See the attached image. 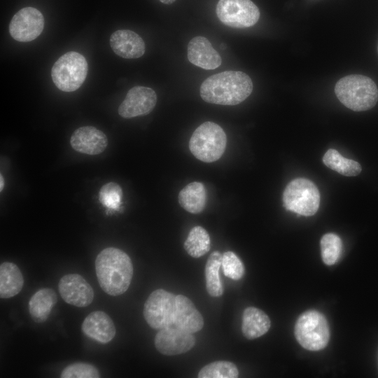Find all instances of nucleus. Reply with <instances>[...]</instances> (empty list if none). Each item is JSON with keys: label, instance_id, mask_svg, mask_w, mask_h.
Segmentation results:
<instances>
[{"label": "nucleus", "instance_id": "nucleus-1", "mask_svg": "<svg viewBox=\"0 0 378 378\" xmlns=\"http://www.w3.org/2000/svg\"><path fill=\"white\" fill-rule=\"evenodd\" d=\"M252 90L253 83L246 74L225 71L206 78L201 84L200 94L206 102L233 106L244 102Z\"/></svg>", "mask_w": 378, "mask_h": 378}, {"label": "nucleus", "instance_id": "nucleus-2", "mask_svg": "<svg viewBox=\"0 0 378 378\" xmlns=\"http://www.w3.org/2000/svg\"><path fill=\"white\" fill-rule=\"evenodd\" d=\"M95 270L100 287L111 296L125 293L133 276V265L130 256L115 247L106 248L97 255Z\"/></svg>", "mask_w": 378, "mask_h": 378}, {"label": "nucleus", "instance_id": "nucleus-3", "mask_svg": "<svg viewBox=\"0 0 378 378\" xmlns=\"http://www.w3.org/2000/svg\"><path fill=\"white\" fill-rule=\"evenodd\" d=\"M338 99L354 111L372 108L378 101V89L375 83L363 75H349L340 79L335 87Z\"/></svg>", "mask_w": 378, "mask_h": 378}, {"label": "nucleus", "instance_id": "nucleus-4", "mask_svg": "<svg viewBox=\"0 0 378 378\" xmlns=\"http://www.w3.org/2000/svg\"><path fill=\"white\" fill-rule=\"evenodd\" d=\"M227 145V136L218 124L206 121L193 132L189 148L192 154L200 161L213 162L221 158Z\"/></svg>", "mask_w": 378, "mask_h": 378}, {"label": "nucleus", "instance_id": "nucleus-5", "mask_svg": "<svg viewBox=\"0 0 378 378\" xmlns=\"http://www.w3.org/2000/svg\"><path fill=\"white\" fill-rule=\"evenodd\" d=\"M295 335L300 344L309 351L324 349L330 339V329L324 315L316 310H308L298 317Z\"/></svg>", "mask_w": 378, "mask_h": 378}, {"label": "nucleus", "instance_id": "nucleus-6", "mask_svg": "<svg viewBox=\"0 0 378 378\" xmlns=\"http://www.w3.org/2000/svg\"><path fill=\"white\" fill-rule=\"evenodd\" d=\"M88 74V62L80 53L74 51L62 55L54 63L51 77L55 86L64 92L78 90Z\"/></svg>", "mask_w": 378, "mask_h": 378}, {"label": "nucleus", "instance_id": "nucleus-7", "mask_svg": "<svg viewBox=\"0 0 378 378\" xmlns=\"http://www.w3.org/2000/svg\"><path fill=\"white\" fill-rule=\"evenodd\" d=\"M286 209L298 214L310 216L316 213L320 204V193L310 180L299 178L291 181L283 194Z\"/></svg>", "mask_w": 378, "mask_h": 378}, {"label": "nucleus", "instance_id": "nucleus-8", "mask_svg": "<svg viewBox=\"0 0 378 378\" xmlns=\"http://www.w3.org/2000/svg\"><path fill=\"white\" fill-rule=\"evenodd\" d=\"M176 296L164 289H157L150 294L143 312L150 327L160 330L174 326Z\"/></svg>", "mask_w": 378, "mask_h": 378}, {"label": "nucleus", "instance_id": "nucleus-9", "mask_svg": "<svg viewBox=\"0 0 378 378\" xmlns=\"http://www.w3.org/2000/svg\"><path fill=\"white\" fill-rule=\"evenodd\" d=\"M216 12L220 22L232 28L252 27L260 18V10L251 0H219Z\"/></svg>", "mask_w": 378, "mask_h": 378}, {"label": "nucleus", "instance_id": "nucleus-10", "mask_svg": "<svg viewBox=\"0 0 378 378\" xmlns=\"http://www.w3.org/2000/svg\"><path fill=\"white\" fill-rule=\"evenodd\" d=\"M43 14L33 7H25L18 11L9 24V33L20 42H29L36 38L43 31Z\"/></svg>", "mask_w": 378, "mask_h": 378}, {"label": "nucleus", "instance_id": "nucleus-11", "mask_svg": "<svg viewBox=\"0 0 378 378\" xmlns=\"http://www.w3.org/2000/svg\"><path fill=\"white\" fill-rule=\"evenodd\" d=\"M157 103V94L150 88L135 86L131 88L118 107V114L132 118L150 113Z\"/></svg>", "mask_w": 378, "mask_h": 378}, {"label": "nucleus", "instance_id": "nucleus-12", "mask_svg": "<svg viewBox=\"0 0 378 378\" xmlns=\"http://www.w3.org/2000/svg\"><path fill=\"white\" fill-rule=\"evenodd\" d=\"M154 344L156 349L162 354L174 356L190 351L195 344V337L189 332L174 326L159 330Z\"/></svg>", "mask_w": 378, "mask_h": 378}, {"label": "nucleus", "instance_id": "nucleus-13", "mask_svg": "<svg viewBox=\"0 0 378 378\" xmlns=\"http://www.w3.org/2000/svg\"><path fill=\"white\" fill-rule=\"evenodd\" d=\"M58 290L65 302L77 307H88L94 299L92 288L78 274H68L63 276L59 281Z\"/></svg>", "mask_w": 378, "mask_h": 378}, {"label": "nucleus", "instance_id": "nucleus-14", "mask_svg": "<svg viewBox=\"0 0 378 378\" xmlns=\"http://www.w3.org/2000/svg\"><path fill=\"white\" fill-rule=\"evenodd\" d=\"M70 144L77 152L96 155L104 151L108 146V138L102 131L94 127L83 126L74 132Z\"/></svg>", "mask_w": 378, "mask_h": 378}, {"label": "nucleus", "instance_id": "nucleus-15", "mask_svg": "<svg viewBox=\"0 0 378 378\" xmlns=\"http://www.w3.org/2000/svg\"><path fill=\"white\" fill-rule=\"evenodd\" d=\"M188 59L190 63L206 70L218 68L222 63L219 53L205 37L192 38L188 45Z\"/></svg>", "mask_w": 378, "mask_h": 378}, {"label": "nucleus", "instance_id": "nucleus-16", "mask_svg": "<svg viewBox=\"0 0 378 378\" xmlns=\"http://www.w3.org/2000/svg\"><path fill=\"white\" fill-rule=\"evenodd\" d=\"M81 330L88 337L102 344L108 343L115 335L113 321L102 311L89 314L82 323Z\"/></svg>", "mask_w": 378, "mask_h": 378}, {"label": "nucleus", "instance_id": "nucleus-17", "mask_svg": "<svg viewBox=\"0 0 378 378\" xmlns=\"http://www.w3.org/2000/svg\"><path fill=\"white\" fill-rule=\"evenodd\" d=\"M113 51L125 59H136L145 52V43L136 32L128 29L114 31L110 37Z\"/></svg>", "mask_w": 378, "mask_h": 378}, {"label": "nucleus", "instance_id": "nucleus-18", "mask_svg": "<svg viewBox=\"0 0 378 378\" xmlns=\"http://www.w3.org/2000/svg\"><path fill=\"white\" fill-rule=\"evenodd\" d=\"M174 326L190 333L200 331L204 326V318L193 302L186 296H176Z\"/></svg>", "mask_w": 378, "mask_h": 378}, {"label": "nucleus", "instance_id": "nucleus-19", "mask_svg": "<svg viewBox=\"0 0 378 378\" xmlns=\"http://www.w3.org/2000/svg\"><path fill=\"white\" fill-rule=\"evenodd\" d=\"M269 316L261 309L249 307L244 309L242 316L241 331L248 340H253L265 335L270 329Z\"/></svg>", "mask_w": 378, "mask_h": 378}, {"label": "nucleus", "instance_id": "nucleus-20", "mask_svg": "<svg viewBox=\"0 0 378 378\" xmlns=\"http://www.w3.org/2000/svg\"><path fill=\"white\" fill-rule=\"evenodd\" d=\"M57 302V294L52 288L37 290L29 302V312L33 321L38 323L45 322Z\"/></svg>", "mask_w": 378, "mask_h": 378}, {"label": "nucleus", "instance_id": "nucleus-21", "mask_svg": "<svg viewBox=\"0 0 378 378\" xmlns=\"http://www.w3.org/2000/svg\"><path fill=\"white\" fill-rule=\"evenodd\" d=\"M206 190L203 183L192 182L178 193V200L182 208L191 214L201 213L206 204Z\"/></svg>", "mask_w": 378, "mask_h": 378}, {"label": "nucleus", "instance_id": "nucleus-22", "mask_svg": "<svg viewBox=\"0 0 378 378\" xmlns=\"http://www.w3.org/2000/svg\"><path fill=\"white\" fill-rule=\"evenodd\" d=\"M24 286V278L19 267L13 262L0 265V297L10 298L18 295Z\"/></svg>", "mask_w": 378, "mask_h": 378}, {"label": "nucleus", "instance_id": "nucleus-23", "mask_svg": "<svg viewBox=\"0 0 378 378\" xmlns=\"http://www.w3.org/2000/svg\"><path fill=\"white\" fill-rule=\"evenodd\" d=\"M222 256L219 251H213L205 266L206 288L212 297H220L223 294V287L219 276V270L222 266Z\"/></svg>", "mask_w": 378, "mask_h": 378}, {"label": "nucleus", "instance_id": "nucleus-24", "mask_svg": "<svg viewBox=\"0 0 378 378\" xmlns=\"http://www.w3.org/2000/svg\"><path fill=\"white\" fill-rule=\"evenodd\" d=\"M323 162L330 169L346 176H357L362 170L358 162L344 158L335 149L327 150L323 157Z\"/></svg>", "mask_w": 378, "mask_h": 378}, {"label": "nucleus", "instance_id": "nucleus-25", "mask_svg": "<svg viewBox=\"0 0 378 378\" xmlns=\"http://www.w3.org/2000/svg\"><path fill=\"white\" fill-rule=\"evenodd\" d=\"M186 252L192 258H200L211 248V239L207 231L201 226L193 227L183 244Z\"/></svg>", "mask_w": 378, "mask_h": 378}, {"label": "nucleus", "instance_id": "nucleus-26", "mask_svg": "<svg viewBox=\"0 0 378 378\" xmlns=\"http://www.w3.org/2000/svg\"><path fill=\"white\" fill-rule=\"evenodd\" d=\"M239 370L232 362L218 360L204 366L198 373L200 378H237Z\"/></svg>", "mask_w": 378, "mask_h": 378}, {"label": "nucleus", "instance_id": "nucleus-27", "mask_svg": "<svg viewBox=\"0 0 378 378\" xmlns=\"http://www.w3.org/2000/svg\"><path fill=\"white\" fill-rule=\"evenodd\" d=\"M321 251L323 262L334 265L339 260L342 248V240L334 233H327L321 239Z\"/></svg>", "mask_w": 378, "mask_h": 378}, {"label": "nucleus", "instance_id": "nucleus-28", "mask_svg": "<svg viewBox=\"0 0 378 378\" xmlns=\"http://www.w3.org/2000/svg\"><path fill=\"white\" fill-rule=\"evenodd\" d=\"M122 190L116 183L109 182L100 188L99 200L101 204L109 209L117 210L122 204Z\"/></svg>", "mask_w": 378, "mask_h": 378}, {"label": "nucleus", "instance_id": "nucleus-29", "mask_svg": "<svg viewBox=\"0 0 378 378\" xmlns=\"http://www.w3.org/2000/svg\"><path fill=\"white\" fill-rule=\"evenodd\" d=\"M62 378H98L100 373L94 365L85 363H75L67 365L60 374Z\"/></svg>", "mask_w": 378, "mask_h": 378}, {"label": "nucleus", "instance_id": "nucleus-30", "mask_svg": "<svg viewBox=\"0 0 378 378\" xmlns=\"http://www.w3.org/2000/svg\"><path fill=\"white\" fill-rule=\"evenodd\" d=\"M224 274L233 279H240L244 274V266L239 258L232 251H226L222 256Z\"/></svg>", "mask_w": 378, "mask_h": 378}, {"label": "nucleus", "instance_id": "nucleus-31", "mask_svg": "<svg viewBox=\"0 0 378 378\" xmlns=\"http://www.w3.org/2000/svg\"><path fill=\"white\" fill-rule=\"evenodd\" d=\"M161 3L164 4H173L176 0H159Z\"/></svg>", "mask_w": 378, "mask_h": 378}, {"label": "nucleus", "instance_id": "nucleus-32", "mask_svg": "<svg viewBox=\"0 0 378 378\" xmlns=\"http://www.w3.org/2000/svg\"><path fill=\"white\" fill-rule=\"evenodd\" d=\"M0 181H1V186H0V190L2 191L3 190V188H4V178H3V176L2 174H1L0 175Z\"/></svg>", "mask_w": 378, "mask_h": 378}]
</instances>
